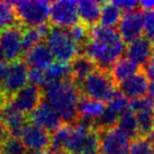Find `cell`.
<instances>
[{
  "label": "cell",
  "instance_id": "6da1fadb",
  "mask_svg": "<svg viewBox=\"0 0 154 154\" xmlns=\"http://www.w3.org/2000/svg\"><path fill=\"white\" fill-rule=\"evenodd\" d=\"M126 48L118 31L96 24L90 29V38L82 47V54L91 58L99 69L110 71L122 58Z\"/></svg>",
  "mask_w": 154,
  "mask_h": 154
},
{
  "label": "cell",
  "instance_id": "7a4b0ae2",
  "mask_svg": "<svg viewBox=\"0 0 154 154\" xmlns=\"http://www.w3.org/2000/svg\"><path fill=\"white\" fill-rule=\"evenodd\" d=\"M80 90L71 79L50 84L45 89V99L55 110L64 125H74L79 119Z\"/></svg>",
  "mask_w": 154,
  "mask_h": 154
},
{
  "label": "cell",
  "instance_id": "3957f363",
  "mask_svg": "<svg viewBox=\"0 0 154 154\" xmlns=\"http://www.w3.org/2000/svg\"><path fill=\"white\" fill-rule=\"evenodd\" d=\"M84 97L109 103L117 92L116 82L108 70L97 69L78 86Z\"/></svg>",
  "mask_w": 154,
  "mask_h": 154
},
{
  "label": "cell",
  "instance_id": "277c9868",
  "mask_svg": "<svg viewBox=\"0 0 154 154\" xmlns=\"http://www.w3.org/2000/svg\"><path fill=\"white\" fill-rule=\"evenodd\" d=\"M15 9L17 19L20 26L28 28H37L45 24L50 19L51 2L39 0L29 1H14L12 2Z\"/></svg>",
  "mask_w": 154,
  "mask_h": 154
},
{
  "label": "cell",
  "instance_id": "5b68a950",
  "mask_svg": "<svg viewBox=\"0 0 154 154\" xmlns=\"http://www.w3.org/2000/svg\"><path fill=\"white\" fill-rule=\"evenodd\" d=\"M45 43L57 61L68 63L69 61L72 62L79 55V51L82 50L69 34L68 30L55 26L51 28L45 38Z\"/></svg>",
  "mask_w": 154,
  "mask_h": 154
},
{
  "label": "cell",
  "instance_id": "8992f818",
  "mask_svg": "<svg viewBox=\"0 0 154 154\" xmlns=\"http://www.w3.org/2000/svg\"><path fill=\"white\" fill-rule=\"evenodd\" d=\"M30 80V70L29 66L23 59L11 62L8 68L7 74L3 82L0 85V89L8 100L20 90L28 86Z\"/></svg>",
  "mask_w": 154,
  "mask_h": 154
},
{
  "label": "cell",
  "instance_id": "52a82bcc",
  "mask_svg": "<svg viewBox=\"0 0 154 154\" xmlns=\"http://www.w3.org/2000/svg\"><path fill=\"white\" fill-rule=\"evenodd\" d=\"M130 138L118 127L99 131L100 154H129Z\"/></svg>",
  "mask_w": 154,
  "mask_h": 154
},
{
  "label": "cell",
  "instance_id": "ba28073f",
  "mask_svg": "<svg viewBox=\"0 0 154 154\" xmlns=\"http://www.w3.org/2000/svg\"><path fill=\"white\" fill-rule=\"evenodd\" d=\"M78 10L76 1L61 0L51 2L50 22L55 28H72L78 23Z\"/></svg>",
  "mask_w": 154,
  "mask_h": 154
},
{
  "label": "cell",
  "instance_id": "9c48e42d",
  "mask_svg": "<svg viewBox=\"0 0 154 154\" xmlns=\"http://www.w3.org/2000/svg\"><path fill=\"white\" fill-rule=\"evenodd\" d=\"M22 31L20 24L0 31V49L2 57L8 61H17L23 51Z\"/></svg>",
  "mask_w": 154,
  "mask_h": 154
},
{
  "label": "cell",
  "instance_id": "30bf717a",
  "mask_svg": "<svg viewBox=\"0 0 154 154\" xmlns=\"http://www.w3.org/2000/svg\"><path fill=\"white\" fill-rule=\"evenodd\" d=\"M43 99H45V93L42 88L30 84L16 93L10 99V103L18 111L28 116L36 110V108L40 105Z\"/></svg>",
  "mask_w": 154,
  "mask_h": 154
},
{
  "label": "cell",
  "instance_id": "8fae6325",
  "mask_svg": "<svg viewBox=\"0 0 154 154\" xmlns=\"http://www.w3.org/2000/svg\"><path fill=\"white\" fill-rule=\"evenodd\" d=\"M130 108L134 111L141 137H149L154 132V101L149 97L131 100Z\"/></svg>",
  "mask_w": 154,
  "mask_h": 154
},
{
  "label": "cell",
  "instance_id": "7c38bea8",
  "mask_svg": "<svg viewBox=\"0 0 154 154\" xmlns=\"http://www.w3.org/2000/svg\"><path fill=\"white\" fill-rule=\"evenodd\" d=\"M143 21L145 15L140 8L122 16L118 23V33L125 42L130 43L141 37V33L143 32Z\"/></svg>",
  "mask_w": 154,
  "mask_h": 154
},
{
  "label": "cell",
  "instance_id": "4fadbf2b",
  "mask_svg": "<svg viewBox=\"0 0 154 154\" xmlns=\"http://www.w3.org/2000/svg\"><path fill=\"white\" fill-rule=\"evenodd\" d=\"M20 139L28 151H47L51 143L50 133L33 122H28L26 125Z\"/></svg>",
  "mask_w": 154,
  "mask_h": 154
},
{
  "label": "cell",
  "instance_id": "5bb4252c",
  "mask_svg": "<svg viewBox=\"0 0 154 154\" xmlns=\"http://www.w3.org/2000/svg\"><path fill=\"white\" fill-rule=\"evenodd\" d=\"M0 120L7 128L9 135L12 137L20 138L21 133L26 125L28 124V118L24 114L18 111L11 103L8 100L1 107Z\"/></svg>",
  "mask_w": 154,
  "mask_h": 154
},
{
  "label": "cell",
  "instance_id": "9a60e30c",
  "mask_svg": "<svg viewBox=\"0 0 154 154\" xmlns=\"http://www.w3.org/2000/svg\"><path fill=\"white\" fill-rule=\"evenodd\" d=\"M31 122L41 127L48 132L54 133L62 126V120L55 112V110L43 99L41 103L31 114Z\"/></svg>",
  "mask_w": 154,
  "mask_h": 154
},
{
  "label": "cell",
  "instance_id": "2e32d148",
  "mask_svg": "<svg viewBox=\"0 0 154 154\" xmlns=\"http://www.w3.org/2000/svg\"><path fill=\"white\" fill-rule=\"evenodd\" d=\"M149 79L143 71H139L119 85V91L127 98L134 100L146 97L149 91Z\"/></svg>",
  "mask_w": 154,
  "mask_h": 154
},
{
  "label": "cell",
  "instance_id": "e0dca14e",
  "mask_svg": "<svg viewBox=\"0 0 154 154\" xmlns=\"http://www.w3.org/2000/svg\"><path fill=\"white\" fill-rule=\"evenodd\" d=\"M152 45L153 43H151V40H149L147 37H139L127 45V57L137 63L139 66H143L152 58V54H153Z\"/></svg>",
  "mask_w": 154,
  "mask_h": 154
},
{
  "label": "cell",
  "instance_id": "ac0fdd59",
  "mask_svg": "<svg viewBox=\"0 0 154 154\" xmlns=\"http://www.w3.org/2000/svg\"><path fill=\"white\" fill-rule=\"evenodd\" d=\"M54 56L47 43H39L24 54L23 60L29 66L36 70H45L53 63Z\"/></svg>",
  "mask_w": 154,
  "mask_h": 154
},
{
  "label": "cell",
  "instance_id": "d6986e66",
  "mask_svg": "<svg viewBox=\"0 0 154 154\" xmlns=\"http://www.w3.org/2000/svg\"><path fill=\"white\" fill-rule=\"evenodd\" d=\"M70 64L72 79L77 86H79L87 77L90 76L93 72L98 69L97 64L84 54H79Z\"/></svg>",
  "mask_w": 154,
  "mask_h": 154
},
{
  "label": "cell",
  "instance_id": "ffe728a7",
  "mask_svg": "<svg viewBox=\"0 0 154 154\" xmlns=\"http://www.w3.org/2000/svg\"><path fill=\"white\" fill-rule=\"evenodd\" d=\"M101 7L103 2H97L93 0H82L77 2L78 17L82 20V23L91 28L96 26L97 21L100 20Z\"/></svg>",
  "mask_w": 154,
  "mask_h": 154
},
{
  "label": "cell",
  "instance_id": "44dd1931",
  "mask_svg": "<svg viewBox=\"0 0 154 154\" xmlns=\"http://www.w3.org/2000/svg\"><path fill=\"white\" fill-rule=\"evenodd\" d=\"M106 107L107 105H105V103L103 101L88 98V97H82L79 108H78L79 119H85L93 124H96V122L105 112Z\"/></svg>",
  "mask_w": 154,
  "mask_h": 154
},
{
  "label": "cell",
  "instance_id": "7402d4cb",
  "mask_svg": "<svg viewBox=\"0 0 154 154\" xmlns=\"http://www.w3.org/2000/svg\"><path fill=\"white\" fill-rule=\"evenodd\" d=\"M139 68L140 66L135 63L134 61L129 59L128 57H124L120 58L113 64V66L110 70V73H111L112 78L116 82V85H120L125 80L130 78L131 76L138 73Z\"/></svg>",
  "mask_w": 154,
  "mask_h": 154
},
{
  "label": "cell",
  "instance_id": "603a6c76",
  "mask_svg": "<svg viewBox=\"0 0 154 154\" xmlns=\"http://www.w3.org/2000/svg\"><path fill=\"white\" fill-rule=\"evenodd\" d=\"M50 30H51V28L49 26H47V24L37 26V28H28L26 30H23V33H22L23 51L26 53L30 50H32L34 47L41 43V40L43 38H47Z\"/></svg>",
  "mask_w": 154,
  "mask_h": 154
},
{
  "label": "cell",
  "instance_id": "cb8c5ba5",
  "mask_svg": "<svg viewBox=\"0 0 154 154\" xmlns=\"http://www.w3.org/2000/svg\"><path fill=\"white\" fill-rule=\"evenodd\" d=\"M45 87L56 82H61L72 78L71 64L68 62L56 61L53 62L48 69L45 70Z\"/></svg>",
  "mask_w": 154,
  "mask_h": 154
},
{
  "label": "cell",
  "instance_id": "d4e9b609",
  "mask_svg": "<svg viewBox=\"0 0 154 154\" xmlns=\"http://www.w3.org/2000/svg\"><path fill=\"white\" fill-rule=\"evenodd\" d=\"M117 125L118 128L124 133H126L129 136V138H133V140H134V139L140 137L136 115H135L134 111L130 108V106L128 109L125 110L119 115Z\"/></svg>",
  "mask_w": 154,
  "mask_h": 154
},
{
  "label": "cell",
  "instance_id": "484cf974",
  "mask_svg": "<svg viewBox=\"0 0 154 154\" xmlns=\"http://www.w3.org/2000/svg\"><path fill=\"white\" fill-rule=\"evenodd\" d=\"M120 19H122V11L113 2H103L100 14L101 26L113 28L119 23Z\"/></svg>",
  "mask_w": 154,
  "mask_h": 154
},
{
  "label": "cell",
  "instance_id": "4316f807",
  "mask_svg": "<svg viewBox=\"0 0 154 154\" xmlns=\"http://www.w3.org/2000/svg\"><path fill=\"white\" fill-rule=\"evenodd\" d=\"M19 24L12 2H0V31Z\"/></svg>",
  "mask_w": 154,
  "mask_h": 154
},
{
  "label": "cell",
  "instance_id": "83f0119b",
  "mask_svg": "<svg viewBox=\"0 0 154 154\" xmlns=\"http://www.w3.org/2000/svg\"><path fill=\"white\" fill-rule=\"evenodd\" d=\"M68 32L71 37L74 39L75 42L80 47V49H82V47L88 42L90 38V30L82 22H78L75 26H73L72 28L69 29Z\"/></svg>",
  "mask_w": 154,
  "mask_h": 154
},
{
  "label": "cell",
  "instance_id": "f1b7e54d",
  "mask_svg": "<svg viewBox=\"0 0 154 154\" xmlns=\"http://www.w3.org/2000/svg\"><path fill=\"white\" fill-rule=\"evenodd\" d=\"M2 154H28L26 146L18 137L10 136L0 147Z\"/></svg>",
  "mask_w": 154,
  "mask_h": 154
},
{
  "label": "cell",
  "instance_id": "f546056e",
  "mask_svg": "<svg viewBox=\"0 0 154 154\" xmlns=\"http://www.w3.org/2000/svg\"><path fill=\"white\" fill-rule=\"evenodd\" d=\"M129 154H154V147L148 137H138L130 146Z\"/></svg>",
  "mask_w": 154,
  "mask_h": 154
},
{
  "label": "cell",
  "instance_id": "4dcf8cb0",
  "mask_svg": "<svg viewBox=\"0 0 154 154\" xmlns=\"http://www.w3.org/2000/svg\"><path fill=\"white\" fill-rule=\"evenodd\" d=\"M143 33H145V37H147L149 40L154 41V10L145 14Z\"/></svg>",
  "mask_w": 154,
  "mask_h": 154
},
{
  "label": "cell",
  "instance_id": "1f68e13d",
  "mask_svg": "<svg viewBox=\"0 0 154 154\" xmlns=\"http://www.w3.org/2000/svg\"><path fill=\"white\" fill-rule=\"evenodd\" d=\"M113 3L120 11H124L126 13H130V12L135 11L139 7V2L134 1V0H122V1H114Z\"/></svg>",
  "mask_w": 154,
  "mask_h": 154
},
{
  "label": "cell",
  "instance_id": "d6a6232c",
  "mask_svg": "<svg viewBox=\"0 0 154 154\" xmlns=\"http://www.w3.org/2000/svg\"><path fill=\"white\" fill-rule=\"evenodd\" d=\"M143 72L145 73L148 79L154 82V56H152L151 59L143 66Z\"/></svg>",
  "mask_w": 154,
  "mask_h": 154
},
{
  "label": "cell",
  "instance_id": "836d02e7",
  "mask_svg": "<svg viewBox=\"0 0 154 154\" xmlns=\"http://www.w3.org/2000/svg\"><path fill=\"white\" fill-rule=\"evenodd\" d=\"M9 137H10V135H9V132H8L7 128H5V125L0 120V147L2 146V143H5Z\"/></svg>",
  "mask_w": 154,
  "mask_h": 154
},
{
  "label": "cell",
  "instance_id": "e575fe53",
  "mask_svg": "<svg viewBox=\"0 0 154 154\" xmlns=\"http://www.w3.org/2000/svg\"><path fill=\"white\" fill-rule=\"evenodd\" d=\"M8 68H9V66L7 64V62L3 61V60H0V85H1V82L5 79Z\"/></svg>",
  "mask_w": 154,
  "mask_h": 154
},
{
  "label": "cell",
  "instance_id": "d590c367",
  "mask_svg": "<svg viewBox=\"0 0 154 154\" xmlns=\"http://www.w3.org/2000/svg\"><path fill=\"white\" fill-rule=\"evenodd\" d=\"M139 8L141 10H146V11H152L154 10V1L151 0H146V1H141L139 2Z\"/></svg>",
  "mask_w": 154,
  "mask_h": 154
},
{
  "label": "cell",
  "instance_id": "8d00e7d4",
  "mask_svg": "<svg viewBox=\"0 0 154 154\" xmlns=\"http://www.w3.org/2000/svg\"><path fill=\"white\" fill-rule=\"evenodd\" d=\"M148 95H149V98H151L154 101V82H152L149 87V91H148Z\"/></svg>",
  "mask_w": 154,
  "mask_h": 154
},
{
  "label": "cell",
  "instance_id": "74e56055",
  "mask_svg": "<svg viewBox=\"0 0 154 154\" xmlns=\"http://www.w3.org/2000/svg\"><path fill=\"white\" fill-rule=\"evenodd\" d=\"M148 138H149V139H150V141H151L152 146H153V147H154V132H153V133H152V134H151V135H150V136H149V137H148Z\"/></svg>",
  "mask_w": 154,
  "mask_h": 154
},
{
  "label": "cell",
  "instance_id": "f35d334b",
  "mask_svg": "<svg viewBox=\"0 0 154 154\" xmlns=\"http://www.w3.org/2000/svg\"><path fill=\"white\" fill-rule=\"evenodd\" d=\"M1 57H2V52H1V49H0V60H1Z\"/></svg>",
  "mask_w": 154,
  "mask_h": 154
},
{
  "label": "cell",
  "instance_id": "ab89813d",
  "mask_svg": "<svg viewBox=\"0 0 154 154\" xmlns=\"http://www.w3.org/2000/svg\"><path fill=\"white\" fill-rule=\"evenodd\" d=\"M152 51H153V54H154V42H153V45H152Z\"/></svg>",
  "mask_w": 154,
  "mask_h": 154
},
{
  "label": "cell",
  "instance_id": "60d3db41",
  "mask_svg": "<svg viewBox=\"0 0 154 154\" xmlns=\"http://www.w3.org/2000/svg\"><path fill=\"white\" fill-rule=\"evenodd\" d=\"M0 154H2V152H1V150H0Z\"/></svg>",
  "mask_w": 154,
  "mask_h": 154
},
{
  "label": "cell",
  "instance_id": "b9f144b4",
  "mask_svg": "<svg viewBox=\"0 0 154 154\" xmlns=\"http://www.w3.org/2000/svg\"><path fill=\"white\" fill-rule=\"evenodd\" d=\"M96 154H98V153H96Z\"/></svg>",
  "mask_w": 154,
  "mask_h": 154
}]
</instances>
